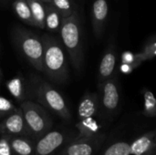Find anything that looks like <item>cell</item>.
Listing matches in <instances>:
<instances>
[{
  "label": "cell",
  "instance_id": "cell-11",
  "mask_svg": "<svg viewBox=\"0 0 156 155\" xmlns=\"http://www.w3.org/2000/svg\"><path fill=\"white\" fill-rule=\"evenodd\" d=\"M99 108V98L96 93L86 92L81 98L78 107V117L80 120L92 118Z\"/></svg>",
  "mask_w": 156,
  "mask_h": 155
},
{
  "label": "cell",
  "instance_id": "cell-15",
  "mask_svg": "<svg viewBox=\"0 0 156 155\" xmlns=\"http://www.w3.org/2000/svg\"><path fill=\"white\" fill-rule=\"evenodd\" d=\"M156 138V132L147 133L137 140H135L131 144V154L132 155H144L154 145Z\"/></svg>",
  "mask_w": 156,
  "mask_h": 155
},
{
  "label": "cell",
  "instance_id": "cell-8",
  "mask_svg": "<svg viewBox=\"0 0 156 155\" xmlns=\"http://www.w3.org/2000/svg\"><path fill=\"white\" fill-rule=\"evenodd\" d=\"M29 136L21 108L4 118L0 122V135Z\"/></svg>",
  "mask_w": 156,
  "mask_h": 155
},
{
  "label": "cell",
  "instance_id": "cell-1",
  "mask_svg": "<svg viewBox=\"0 0 156 155\" xmlns=\"http://www.w3.org/2000/svg\"><path fill=\"white\" fill-rule=\"evenodd\" d=\"M41 37L44 45L43 72L56 83L66 82L69 76L68 58L61 40L48 34Z\"/></svg>",
  "mask_w": 156,
  "mask_h": 155
},
{
  "label": "cell",
  "instance_id": "cell-12",
  "mask_svg": "<svg viewBox=\"0 0 156 155\" xmlns=\"http://www.w3.org/2000/svg\"><path fill=\"white\" fill-rule=\"evenodd\" d=\"M12 155H34L36 142L29 136H11Z\"/></svg>",
  "mask_w": 156,
  "mask_h": 155
},
{
  "label": "cell",
  "instance_id": "cell-26",
  "mask_svg": "<svg viewBox=\"0 0 156 155\" xmlns=\"http://www.w3.org/2000/svg\"><path fill=\"white\" fill-rule=\"evenodd\" d=\"M2 80V70H1V68H0V82Z\"/></svg>",
  "mask_w": 156,
  "mask_h": 155
},
{
  "label": "cell",
  "instance_id": "cell-24",
  "mask_svg": "<svg viewBox=\"0 0 156 155\" xmlns=\"http://www.w3.org/2000/svg\"><path fill=\"white\" fill-rule=\"evenodd\" d=\"M9 135H0V155H12Z\"/></svg>",
  "mask_w": 156,
  "mask_h": 155
},
{
  "label": "cell",
  "instance_id": "cell-25",
  "mask_svg": "<svg viewBox=\"0 0 156 155\" xmlns=\"http://www.w3.org/2000/svg\"><path fill=\"white\" fill-rule=\"evenodd\" d=\"M39 1H41L42 3H44V4H51L52 3V0H39Z\"/></svg>",
  "mask_w": 156,
  "mask_h": 155
},
{
  "label": "cell",
  "instance_id": "cell-10",
  "mask_svg": "<svg viewBox=\"0 0 156 155\" xmlns=\"http://www.w3.org/2000/svg\"><path fill=\"white\" fill-rule=\"evenodd\" d=\"M108 3L106 0H95L92 5L91 9V21H92V28L95 36L97 37H101L105 23L108 17Z\"/></svg>",
  "mask_w": 156,
  "mask_h": 155
},
{
  "label": "cell",
  "instance_id": "cell-20",
  "mask_svg": "<svg viewBox=\"0 0 156 155\" xmlns=\"http://www.w3.org/2000/svg\"><path fill=\"white\" fill-rule=\"evenodd\" d=\"M51 4L61 14L63 18L69 17L76 10V7L71 0H52Z\"/></svg>",
  "mask_w": 156,
  "mask_h": 155
},
{
  "label": "cell",
  "instance_id": "cell-6",
  "mask_svg": "<svg viewBox=\"0 0 156 155\" xmlns=\"http://www.w3.org/2000/svg\"><path fill=\"white\" fill-rule=\"evenodd\" d=\"M74 137L66 130L51 129L36 141L34 155H58L63 146Z\"/></svg>",
  "mask_w": 156,
  "mask_h": 155
},
{
  "label": "cell",
  "instance_id": "cell-16",
  "mask_svg": "<svg viewBox=\"0 0 156 155\" xmlns=\"http://www.w3.org/2000/svg\"><path fill=\"white\" fill-rule=\"evenodd\" d=\"M5 87L9 93L18 102L27 100V86L25 79L22 76H16L5 83Z\"/></svg>",
  "mask_w": 156,
  "mask_h": 155
},
{
  "label": "cell",
  "instance_id": "cell-5",
  "mask_svg": "<svg viewBox=\"0 0 156 155\" xmlns=\"http://www.w3.org/2000/svg\"><path fill=\"white\" fill-rule=\"evenodd\" d=\"M36 99L47 110L65 121H70L71 113L61 93L48 82L41 80L35 89Z\"/></svg>",
  "mask_w": 156,
  "mask_h": 155
},
{
  "label": "cell",
  "instance_id": "cell-23",
  "mask_svg": "<svg viewBox=\"0 0 156 155\" xmlns=\"http://www.w3.org/2000/svg\"><path fill=\"white\" fill-rule=\"evenodd\" d=\"M16 110L17 108L13 104L11 100L0 95V119L6 117Z\"/></svg>",
  "mask_w": 156,
  "mask_h": 155
},
{
  "label": "cell",
  "instance_id": "cell-19",
  "mask_svg": "<svg viewBox=\"0 0 156 155\" xmlns=\"http://www.w3.org/2000/svg\"><path fill=\"white\" fill-rule=\"evenodd\" d=\"M78 130V134L76 135L79 138H88L96 136L98 126L96 122L92 118H88L84 120H80L76 124Z\"/></svg>",
  "mask_w": 156,
  "mask_h": 155
},
{
  "label": "cell",
  "instance_id": "cell-7",
  "mask_svg": "<svg viewBox=\"0 0 156 155\" xmlns=\"http://www.w3.org/2000/svg\"><path fill=\"white\" fill-rule=\"evenodd\" d=\"M101 137L79 138L75 136L61 149L58 155H95L101 144Z\"/></svg>",
  "mask_w": 156,
  "mask_h": 155
},
{
  "label": "cell",
  "instance_id": "cell-18",
  "mask_svg": "<svg viewBox=\"0 0 156 155\" xmlns=\"http://www.w3.org/2000/svg\"><path fill=\"white\" fill-rule=\"evenodd\" d=\"M32 13L35 26L45 29V18H46V4L39 0H27Z\"/></svg>",
  "mask_w": 156,
  "mask_h": 155
},
{
  "label": "cell",
  "instance_id": "cell-21",
  "mask_svg": "<svg viewBox=\"0 0 156 155\" xmlns=\"http://www.w3.org/2000/svg\"><path fill=\"white\" fill-rule=\"evenodd\" d=\"M101 155H131V144L120 142L108 147Z\"/></svg>",
  "mask_w": 156,
  "mask_h": 155
},
{
  "label": "cell",
  "instance_id": "cell-17",
  "mask_svg": "<svg viewBox=\"0 0 156 155\" xmlns=\"http://www.w3.org/2000/svg\"><path fill=\"white\" fill-rule=\"evenodd\" d=\"M12 7L16 16L24 23L35 26L32 13L27 0H15L12 4Z\"/></svg>",
  "mask_w": 156,
  "mask_h": 155
},
{
  "label": "cell",
  "instance_id": "cell-4",
  "mask_svg": "<svg viewBox=\"0 0 156 155\" xmlns=\"http://www.w3.org/2000/svg\"><path fill=\"white\" fill-rule=\"evenodd\" d=\"M28 135L35 142L52 129V119L41 104L24 100L20 103Z\"/></svg>",
  "mask_w": 156,
  "mask_h": 155
},
{
  "label": "cell",
  "instance_id": "cell-22",
  "mask_svg": "<svg viewBox=\"0 0 156 155\" xmlns=\"http://www.w3.org/2000/svg\"><path fill=\"white\" fill-rule=\"evenodd\" d=\"M144 114L148 117L156 116V98L151 90H144Z\"/></svg>",
  "mask_w": 156,
  "mask_h": 155
},
{
  "label": "cell",
  "instance_id": "cell-2",
  "mask_svg": "<svg viewBox=\"0 0 156 155\" xmlns=\"http://www.w3.org/2000/svg\"><path fill=\"white\" fill-rule=\"evenodd\" d=\"M60 40L68 53L73 68L80 71L83 66L84 54L81 40V26L77 9L67 18H63L59 30Z\"/></svg>",
  "mask_w": 156,
  "mask_h": 155
},
{
  "label": "cell",
  "instance_id": "cell-3",
  "mask_svg": "<svg viewBox=\"0 0 156 155\" xmlns=\"http://www.w3.org/2000/svg\"><path fill=\"white\" fill-rule=\"evenodd\" d=\"M13 38L16 47L25 59L37 70L43 72L44 45L42 37L26 28L16 27L13 30Z\"/></svg>",
  "mask_w": 156,
  "mask_h": 155
},
{
  "label": "cell",
  "instance_id": "cell-13",
  "mask_svg": "<svg viewBox=\"0 0 156 155\" xmlns=\"http://www.w3.org/2000/svg\"><path fill=\"white\" fill-rule=\"evenodd\" d=\"M116 64V53L113 47L108 48L103 55L99 66V81L101 84L103 81L112 77Z\"/></svg>",
  "mask_w": 156,
  "mask_h": 155
},
{
  "label": "cell",
  "instance_id": "cell-9",
  "mask_svg": "<svg viewBox=\"0 0 156 155\" xmlns=\"http://www.w3.org/2000/svg\"><path fill=\"white\" fill-rule=\"evenodd\" d=\"M101 103L108 111H114L120 103V91L114 79L109 78L101 83Z\"/></svg>",
  "mask_w": 156,
  "mask_h": 155
},
{
  "label": "cell",
  "instance_id": "cell-14",
  "mask_svg": "<svg viewBox=\"0 0 156 155\" xmlns=\"http://www.w3.org/2000/svg\"><path fill=\"white\" fill-rule=\"evenodd\" d=\"M63 17L52 4L46 5L45 29L48 32L58 33L60 30Z\"/></svg>",
  "mask_w": 156,
  "mask_h": 155
}]
</instances>
